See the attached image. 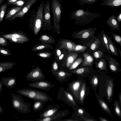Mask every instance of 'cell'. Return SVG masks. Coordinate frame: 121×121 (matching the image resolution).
Listing matches in <instances>:
<instances>
[{
	"mask_svg": "<svg viewBox=\"0 0 121 121\" xmlns=\"http://www.w3.org/2000/svg\"><path fill=\"white\" fill-rule=\"evenodd\" d=\"M86 10L81 9L72 12L70 16L71 19L74 20V24L83 26L89 24L101 15L99 12L92 13L87 8Z\"/></svg>",
	"mask_w": 121,
	"mask_h": 121,
	"instance_id": "6da1fadb",
	"label": "cell"
},
{
	"mask_svg": "<svg viewBox=\"0 0 121 121\" xmlns=\"http://www.w3.org/2000/svg\"><path fill=\"white\" fill-rule=\"evenodd\" d=\"M44 1L40 4L37 10L33 9L31 12L29 19L28 26L35 35H37L41 29Z\"/></svg>",
	"mask_w": 121,
	"mask_h": 121,
	"instance_id": "7a4b0ae2",
	"label": "cell"
},
{
	"mask_svg": "<svg viewBox=\"0 0 121 121\" xmlns=\"http://www.w3.org/2000/svg\"><path fill=\"white\" fill-rule=\"evenodd\" d=\"M18 94L35 101L40 100L45 103L52 99L45 92L30 88H23L16 91Z\"/></svg>",
	"mask_w": 121,
	"mask_h": 121,
	"instance_id": "3957f363",
	"label": "cell"
},
{
	"mask_svg": "<svg viewBox=\"0 0 121 121\" xmlns=\"http://www.w3.org/2000/svg\"><path fill=\"white\" fill-rule=\"evenodd\" d=\"M62 4L60 0H51V8L53 16V25L52 26L53 32L59 34L60 30L59 22L62 12Z\"/></svg>",
	"mask_w": 121,
	"mask_h": 121,
	"instance_id": "277c9868",
	"label": "cell"
},
{
	"mask_svg": "<svg viewBox=\"0 0 121 121\" xmlns=\"http://www.w3.org/2000/svg\"><path fill=\"white\" fill-rule=\"evenodd\" d=\"M11 105L13 108L18 112L25 114L30 111V104L24 101L23 97L20 94L12 93Z\"/></svg>",
	"mask_w": 121,
	"mask_h": 121,
	"instance_id": "5b68a950",
	"label": "cell"
},
{
	"mask_svg": "<svg viewBox=\"0 0 121 121\" xmlns=\"http://www.w3.org/2000/svg\"><path fill=\"white\" fill-rule=\"evenodd\" d=\"M14 43H22L30 41V39L26 33L19 30L14 31L12 33L3 34L0 35Z\"/></svg>",
	"mask_w": 121,
	"mask_h": 121,
	"instance_id": "8992f818",
	"label": "cell"
},
{
	"mask_svg": "<svg viewBox=\"0 0 121 121\" xmlns=\"http://www.w3.org/2000/svg\"><path fill=\"white\" fill-rule=\"evenodd\" d=\"M43 21L41 29L44 31L49 32L52 27L51 14L50 11V2L47 0L44 5Z\"/></svg>",
	"mask_w": 121,
	"mask_h": 121,
	"instance_id": "52a82bcc",
	"label": "cell"
},
{
	"mask_svg": "<svg viewBox=\"0 0 121 121\" xmlns=\"http://www.w3.org/2000/svg\"><path fill=\"white\" fill-rule=\"evenodd\" d=\"M26 78L28 81L36 82L44 80L45 76L41 69L37 66L35 68L33 67L31 71L26 75Z\"/></svg>",
	"mask_w": 121,
	"mask_h": 121,
	"instance_id": "ba28073f",
	"label": "cell"
},
{
	"mask_svg": "<svg viewBox=\"0 0 121 121\" xmlns=\"http://www.w3.org/2000/svg\"><path fill=\"white\" fill-rule=\"evenodd\" d=\"M97 28L89 27L78 31H75L71 35L72 37L80 40L88 39L90 37H94Z\"/></svg>",
	"mask_w": 121,
	"mask_h": 121,
	"instance_id": "9c48e42d",
	"label": "cell"
},
{
	"mask_svg": "<svg viewBox=\"0 0 121 121\" xmlns=\"http://www.w3.org/2000/svg\"><path fill=\"white\" fill-rule=\"evenodd\" d=\"M37 0H25V3L22 9L16 14L10 18L8 21H13L16 18H21L22 19H23L25 14Z\"/></svg>",
	"mask_w": 121,
	"mask_h": 121,
	"instance_id": "30bf717a",
	"label": "cell"
},
{
	"mask_svg": "<svg viewBox=\"0 0 121 121\" xmlns=\"http://www.w3.org/2000/svg\"><path fill=\"white\" fill-rule=\"evenodd\" d=\"M28 86L29 87L44 90L46 91H48L50 88L53 86L51 83L44 80L29 83Z\"/></svg>",
	"mask_w": 121,
	"mask_h": 121,
	"instance_id": "8fae6325",
	"label": "cell"
},
{
	"mask_svg": "<svg viewBox=\"0 0 121 121\" xmlns=\"http://www.w3.org/2000/svg\"><path fill=\"white\" fill-rule=\"evenodd\" d=\"M104 57L108 62L109 67L111 72L117 73L121 71L119 64L116 59L107 54Z\"/></svg>",
	"mask_w": 121,
	"mask_h": 121,
	"instance_id": "7c38bea8",
	"label": "cell"
},
{
	"mask_svg": "<svg viewBox=\"0 0 121 121\" xmlns=\"http://www.w3.org/2000/svg\"><path fill=\"white\" fill-rule=\"evenodd\" d=\"M16 78L15 76L3 77L1 78L0 82L7 87L11 89L17 84Z\"/></svg>",
	"mask_w": 121,
	"mask_h": 121,
	"instance_id": "4fadbf2b",
	"label": "cell"
},
{
	"mask_svg": "<svg viewBox=\"0 0 121 121\" xmlns=\"http://www.w3.org/2000/svg\"><path fill=\"white\" fill-rule=\"evenodd\" d=\"M76 45L70 40L63 39L60 41L58 48L63 50L67 49L68 52H70L73 51Z\"/></svg>",
	"mask_w": 121,
	"mask_h": 121,
	"instance_id": "5bb4252c",
	"label": "cell"
},
{
	"mask_svg": "<svg viewBox=\"0 0 121 121\" xmlns=\"http://www.w3.org/2000/svg\"><path fill=\"white\" fill-rule=\"evenodd\" d=\"M106 97L107 101L110 102L112 101L114 91V83L111 79L106 81Z\"/></svg>",
	"mask_w": 121,
	"mask_h": 121,
	"instance_id": "9a60e30c",
	"label": "cell"
},
{
	"mask_svg": "<svg viewBox=\"0 0 121 121\" xmlns=\"http://www.w3.org/2000/svg\"><path fill=\"white\" fill-rule=\"evenodd\" d=\"M68 52L64 59V63L65 66L68 68L76 59L78 56V52Z\"/></svg>",
	"mask_w": 121,
	"mask_h": 121,
	"instance_id": "2e32d148",
	"label": "cell"
},
{
	"mask_svg": "<svg viewBox=\"0 0 121 121\" xmlns=\"http://www.w3.org/2000/svg\"><path fill=\"white\" fill-rule=\"evenodd\" d=\"M119 23L114 15H113L110 16L106 22V23L111 29L120 31L119 28L120 26Z\"/></svg>",
	"mask_w": 121,
	"mask_h": 121,
	"instance_id": "e0dca14e",
	"label": "cell"
},
{
	"mask_svg": "<svg viewBox=\"0 0 121 121\" xmlns=\"http://www.w3.org/2000/svg\"><path fill=\"white\" fill-rule=\"evenodd\" d=\"M53 49L54 48L52 46V45L43 42H41L39 44H38L34 46L31 50V51L33 52H41L44 50Z\"/></svg>",
	"mask_w": 121,
	"mask_h": 121,
	"instance_id": "ac0fdd59",
	"label": "cell"
},
{
	"mask_svg": "<svg viewBox=\"0 0 121 121\" xmlns=\"http://www.w3.org/2000/svg\"><path fill=\"white\" fill-rule=\"evenodd\" d=\"M57 110V109L51 106H48L41 113L39 119H42L50 116L54 114Z\"/></svg>",
	"mask_w": 121,
	"mask_h": 121,
	"instance_id": "d6986e66",
	"label": "cell"
},
{
	"mask_svg": "<svg viewBox=\"0 0 121 121\" xmlns=\"http://www.w3.org/2000/svg\"><path fill=\"white\" fill-rule=\"evenodd\" d=\"M23 6H15L10 8L8 11L5 17L4 20H8L12 17L19 12L22 9Z\"/></svg>",
	"mask_w": 121,
	"mask_h": 121,
	"instance_id": "ffe728a7",
	"label": "cell"
},
{
	"mask_svg": "<svg viewBox=\"0 0 121 121\" xmlns=\"http://www.w3.org/2000/svg\"><path fill=\"white\" fill-rule=\"evenodd\" d=\"M83 56L84 60L80 67L86 66H91L94 61L93 59L92 56L87 52L83 53Z\"/></svg>",
	"mask_w": 121,
	"mask_h": 121,
	"instance_id": "44dd1931",
	"label": "cell"
},
{
	"mask_svg": "<svg viewBox=\"0 0 121 121\" xmlns=\"http://www.w3.org/2000/svg\"><path fill=\"white\" fill-rule=\"evenodd\" d=\"M37 40L48 44H53L56 42L55 40L52 37L45 34L42 35Z\"/></svg>",
	"mask_w": 121,
	"mask_h": 121,
	"instance_id": "7402d4cb",
	"label": "cell"
},
{
	"mask_svg": "<svg viewBox=\"0 0 121 121\" xmlns=\"http://www.w3.org/2000/svg\"><path fill=\"white\" fill-rule=\"evenodd\" d=\"M100 5L112 7L121 6V0H106L101 3Z\"/></svg>",
	"mask_w": 121,
	"mask_h": 121,
	"instance_id": "603a6c76",
	"label": "cell"
},
{
	"mask_svg": "<svg viewBox=\"0 0 121 121\" xmlns=\"http://www.w3.org/2000/svg\"><path fill=\"white\" fill-rule=\"evenodd\" d=\"M15 64V63L12 61H7L0 62V72H3L6 70L12 68Z\"/></svg>",
	"mask_w": 121,
	"mask_h": 121,
	"instance_id": "cb8c5ba5",
	"label": "cell"
},
{
	"mask_svg": "<svg viewBox=\"0 0 121 121\" xmlns=\"http://www.w3.org/2000/svg\"><path fill=\"white\" fill-rule=\"evenodd\" d=\"M105 34L108 40V46L111 52L114 55L117 56H118V54L117 50L111 37H109L106 33Z\"/></svg>",
	"mask_w": 121,
	"mask_h": 121,
	"instance_id": "d4e9b609",
	"label": "cell"
},
{
	"mask_svg": "<svg viewBox=\"0 0 121 121\" xmlns=\"http://www.w3.org/2000/svg\"><path fill=\"white\" fill-rule=\"evenodd\" d=\"M45 102L40 100L35 101L32 106V108L35 112H37L42 110Z\"/></svg>",
	"mask_w": 121,
	"mask_h": 121,
	"instance_id": "484cf974",
	"label": "cell"
},
{
	"mask_svg": "<svg viewBox=\"0 0 121 121\" xmlns=\"http://www.w3.org/2000/svg\"><path fill=\"white\" fill-rule=\"evenodd\" d=\"M98 100L100 106L104 111L109 115L112 116L111 112L108 106L105 102L100 99H99Z\"/></svg>",
	"mask_w": 121,
	"mask_h": 121,
	"instance_id": "4316f807",
	"label": "cell"
},
{
	"mask_svg": "<svg viewBox=\"0 0 121 121\" xmlns=\"http://www.w3.org/2000/svg\"><path fill=\"white\" fill-rule=\"evenodd\" d=\"M96 66L100 70H105L107 73H108L107 62L105 59H102L100 60L99 62L97 63Z\"/></svg>",
	"mask_w": 121,
	"mask_h": 121,
	"instance_id": "83f0119b",
	"label": "cell"
},
{
	"mask_svg": "<svg viewBox=\"0 0 121 121\" xmlns=\"http://www.w3.org/2000/svg\"><path fill=\"white\" fill-rule=\"evenodd\" d=\"M113 104L115 114L118 117L121 118V106L119 102L116 100H114Z\"/></svg>",
	"mask_w": 121,
	"mask_h": 121,
	"instance_id": "f1b7e54d",
	"label": "cell"
},
{
	"mask_svg": "<svg viewBox=\"0 0 121 121\" xmlns=\"http://www.w3.org/2000/svg\"><path fill=\"white\" fill-rule=\"evenodd\" d=\"M38 56L44 59H49L53 55L52 53L49 51L40 52L37 53Z\"/></svg>",
	"mask_w": 121,
	"mask_h": 121,
	"instance_id": "f546056e",
	"label": "cell"
},
{
	"mask_svg": "<svg viewBox=\"0 0 121 121\" xmlns=\"http://www.w3.org/2000/svg\"><path fill=\"white\" fill-rule=\"evenodd\" d=\"M101 32L102 37L101 40L102 43L107 49L108 51L110 53H112L108 46V40L105 33L103 30H102L101 31Z\"/></svg>",
	"mask_w": 121,
	"mask_h": 121,
	"instance_id": "4dcf8cb0",
	"label": "cell"
},
{
	"mask_svg": "<svg viewBox=\"0 0 121 121\" xmlns=\"http://www.w3.org/2000/svg\"><path fill=\"white\" fill-rule=\"evenodd\" d=\"M8 4L7 2L4 4L0 5V22L3 21Z\"/></svg>",
	"mask_w": 121,
	"mask_h": 121,
	"instance_id": "1f68e13d",
	"label": "cell"
},
{
	"mask_svg": "<svg viewBox=\"0 0 121 121\" xmlns=\"http://www.w3.org/2000/svg\"><path fill=\"white\" fill-rule=\"evenodd\" d=\"M81 83L80 81H77L73 82L71 85V89L73 93L75 95L79 91Z\"/></svg>",
	"mask_w": 121,
	"mask_h": 121,
	"instance_id": "d6a6232c",
	"label": "cell"
},
{
	"mask_svg": "<svg viewBox=\"0 0 121 121\" xmlns=\"http://www.w3.org/2000/svg\"><path fill=\"white\" fill-rule=\"evenodd\" d=\"M83 59L80 57L76 59L70 65L69 68V70H72L76 68L80 64L83 62Z\"/></svg>",
	"mask_w": 121,
	"mask_h": 121,
	"instance_id": "836d02e7",
	"label": "cell"
},
{
	"mask_svg": "<svg viewBox=\"0 0 121 121\" xmlns=\"http://www.w3.org/2000/svg\"><path fill=\"white\" fill-rule=\"evenodd\" d=\"M100 44V40L98 39H96L91 45L90 48L92 50H96L98 48Z\"/></svg>",
	"mask_w": 121,
	"mask_h": 121,
	"instance_id": "e575fe53",
	"label": "cell"
},
{
	"mask_svg": "<svg viewBox=\"0 0 121 121\" xmlns=\"http://www.w3.org/2000/svg\"><path fill=\"white\" fill-rule=\"evenodd\" d=\"M0 53L5 56H12V54L10 50L3 47L0 48Z\"/></svg>",
	"mask_w": 121,
	"mask_h": 121,
	"instance_id": "d590c367",
	"label": "cell"
},
{
	"mask_svg": "<svg viewBox=\"0 0 121 121\" xmlns=\"http://www.w3.org/2000/svg\"><path fill=\"white\" fill-rule=\"evenodd\" d=\"M86 48L87 47L85 46L76 45L72 51L77 52H83L85 51Z\"/></svg>",
	"mask_w": 121,
	"mask_h": 121,
	"instance_id": "8d00e7d4",
	"label": "cell"
},
{
	"mask_svg": "<svg viewBox=\"0 0 121 121\" xmlns=\"http://www.w3.org/2000/svg\"><path fill=\"white\" fill-rule=\"evenodd\" d=\"M111 34L115 41L121 47V36L112 32Z\"/></svg>",
	"mask_w": 121,
	"mask_h": 121,
	"instance_id": "74e56055",
	"label": "cell"
},
{
	"mask_svg": "<svg viewBox=\"0 0 121 121\" xmlns=\"http://www.w3.org/2000/svg\"><path fill=\"white\" fill-rule=\"evenodd\" d=\"M98 0H79V3L80 5H83L86 4H92Z\"/></svg>",
	"mask_w": 121,
	"mask_h": 121,
	"instance_id": "f35d334b",
	"label": "cell"
},
{
	"mask_svg": "<svg viewBox=\"0 0 121 121\" xmlns=\"http://www.w3.org/2000/svg\"><path fill=\"white\" fill-rule=\"evenodd\" d=\"M62 49L59 48H56L53 52L54 55L55 59L58 60L59 57L61 55L62 53Z\"/></svg>",
	"mask_w": 121,
	"mask_h": 121,
	"instance_id": "ab89813d",
	"label": "cell"
},
{
	"mask_svg": "<svg viewBox=\"0 0 121 121\" xmlns=\"http://www.w3.org/2000/svg\"><path fill=\"white\" fill-rule=\"evenodd\" d=\"M85 84L84 83L81 88L80 93V100L82 103L85 96Z\"/></svg>",
	"mask_w": 121,
	"mask_h": 121,
	"instance_id": "60d3db41",
	"label": "cell"
},
{
	"mask_svg": "<svg viewBox=\"0 0 121 121\" xmlns=\"http://www.w3.org/2000/svg\"><path fill=\"white\" fill-rule=\"evenodd\" d=\"M6 39L2 37H0V46L3 47H6L9 43Z\"/></svg>",
	"mask_w": 121,
	"mask_h": 121,
	"instance_id": "b9f144b4",
	"label": "cell"
},
{
	"mask_svg": "<svg viewBox=\"0 0 121 121\" xmlns=\"http://www.w3.org/2000/svg\"><path fill=\"white\" fill-rule=\"evenodd\" d=\"M51 69L52 73L56 74L58 69V65L55 60L53 61Z\"/></svg>",
	"mask_w": 121,
	"mask_h": 121,
	"instance_id": "7bdbcfd3",
	"label": "cell"
},
{
	"mask_svg": "<svg viewBox=\"0 0 121 121\" xmlns=\"http://www.w3.org/2000/svg\"><path fill=\"white\" fill-rule=\"evenodd\" d=\"M88 68L87 67H84L72 71V72L80 74H82L85 71L88 70Z\"/></svg>",
	"mask_w": 121,
	"mask_h": 121,
	"instance_id": "ee69618b",
	"label": "cell"
},
{
	"mask_svg": "<svg viewBox=\"0 0 121 121\" xmlns=\"http://www.w3.org/2000/svg\"><path fill=\"white\" fill-rule=\"evenodd\" d=\"M103 55L102 52L100 51H98L95 52L93 54L94 57L96 59L101 58Z\"/></svg>",
	"mask_w": 121,
	"mask_h": 121,
	"instance_id": "f6af8a7d",
	"label": "cell"
},
{
	"mask_svg": "<svg viewBox=\"0 0 121 121\" xmlns=\"http://www.w3.org/2000/svg\"><path fill=\"white\" fill-rule=\"evenodd\" d=\"M65 92L66 96L68 99L74 104V105H75V102L74 101L73 97L71 95L66 91H65Z\"/></svg>",
	"mask_w": 121,
	"mask_h": 121,
	"instance_id": "bcb514c9",
	"label": "cell"
},
{
	"mask_svg": "<svg viewBox=\"0 0 121 121\" xmlns=\"http://www.w3.org/2000/svg\"><path fill=\"white\" fill-rule=\"evenodd\" d=\"M25 0H20L17 1L14 3L12 5L16 6H22L24 4Z\"/></svg>",
	"mask_w": 121,
	"mask_h": 121,
	"instance_id": "7dc6e473",
	"label": "cell"
},
{
	"mask_svg": "<svg viewBox=\"0 0 121 121\" xmlns=\"http://www.w3.org/2000/svg\"><path fill=\"white\" fill-rule=\"evenodd\" d=\"M67 49H63L62 54L59 57L58 60H61L63 59L64 60L67 53Z\"/></svg>",
	"mask_w": 121,
	"mask_h": 121,
	"instance_id": "c3c4849f",
	"label": "cell"
},
{
	"mask_svg": "<svg viewBox=\"0 0 121 121\" xmlns=\"http://www.w3.org/2000/svg\"><path fill=\"white\" fill-rule=\"evenodd\" d=\"M98 77L96 76H94L92 80V83L95 86L97 85L98 83Z\"/></svg>",
	"mask_w": 121,
	"mask_h": 121,
	"instance_id": "681fc988",
	"label": "cell"
},
{
	"mask_svg": "<svg viewBox=\"0 0 121 121\" xmlns=\"http://www.w3.org/2000/svg\"><path fill=\"white\" fill-rule=\"evenodd\" d=\"M56 74L58 76L60 77H63L65 76L66 75L65 72L62 71L58 72L56 73Z\"/></svg>",
	"mask_w": 121,
	"mask_h": 121,
	"instance_id": "f907efd6",
	"label": "cell"
},
{
	"mask_svg": "<svg viewBox=\"0 0 121 121\" xmlns=\"http://www.w3.org/2000/svg\"><path fill=\"white\" fill-rule=\"evenodd\" d=\"M20 0H7V3L8 5H12L14 3L16 2L17 1Z\"/></svg>",
	"mask_w": 121,
	"mask_h": 121,
	"instance_id": "816d5d0a",
	"label": "cell"
},
{
	"mask_svg": "<svg viewBox=\"0 0 121 121\" xmlns=\"http://www.w3.org/2000/svg\"><path fill=\"white\" fill-rule=\"evenodd\" d=\"M116 19L118 22H121V12L117 16Z\"/></svg>",
	"mask_w": 121,
	"mask_h": 121,
	"instance_id": "f5cc1de1",
	"label": "cell"
},
{
	"mask_svg": "<svg viewBox=\"0 0 121 121\" xmlns=\"http://www.w3.org/2000/svg\"><path fill=\"white\" fill-rule=\"evenodd\" d=\"M99 119L101 121H109L107 119L103 117H100L99 118Z\"/></svg>",
	"mask_w": 121,
	"mask_h": 121,
	"instance_id": "db71d44e",
	"label": "cell"
},
{
	"mask_svg": "<svg viewBox=\"0 0 121 121\" xmlns=\"http://www.w3.org/2000/svg\"><path fill=\"white\" fill-rule=\"evenodd\" d=\"M78 112L79 113L81 114H82L84 113L83 110L81 109H79L78 110Z\"/></svg>",
	"mask_w": 121,
	"mask_h": 121,
	"instance_id": "11a10c76",
	"label": "cell"
},
{
	"mask_svg": "<svg viewBox=\"0 0 121 121\" xmlns=\"http://www.w3.org/2000/svg\"><path fill=\"white\" fill-rule=\"evenodd\" d=\"M119 103L121 106V93H120L119 94Z\"/></svg>",
	"mask_w": 121,
	"mask_h": 121,
	"instance_id": "9f6ffc18",
	"label": "cell"
},
{
	"mask_svg": "<svg viewBox=\"0 0 121 121\" xmlns=\"http://www.w3.org/2000/svg\"><path fill=\"white\" fill-rule=\"evenodd\" d=\"M2 85L1 82H0V96H1V93L2 88Z\"/></svg>",
	"mask_w": 121,
	"mask_h": 121,
	"instance_id": "6f0895ef",
	"label": "cell"
},
{
	"mask_svg": "<svg viewBox=\"0 0 121 121\" xmlns=\"http://www.w3.org/2000/svg\"><path fill=\"white\" fill-rule=\"evenodd\" d=\"M4 111L1 106L0 105V113L1 114L3 113Z\"/></svg>",
	"mask_w": 121,
	"mask_h": 121,
	"instance_id": "680465c9",
	"label": "cell"
},
{
	"mask_svg": "<svg viewBox=\"0 0 121 121\" xmlns=\"http://www.w3.org/2000/svg\"><path fill=\"white\" fill-rule=\"evenodd\" d=\"M5 0H0V5L2 4Z\"/></svg>",
	"mask_w": 121,
	"mask_h": 121,
	"instance_id": "91938a15",
	"label": "cell"
},
{
	"mask_svg": "<svg viewBox=\"0 0 121 121\" xmlns=\"http://www.w3.org/2000/svg\"><path fill=\"white\" fill-rule=\"evenodd\" d=\"M119 54L120 56V57L121 59V50H119Z\"/></svg>",
	"mask_w": 121,
	"mask_h": 121,
	"instance_id": "94428289",
	"label": "cell"
},
{
	"mask_svg": "<svg viewBox=\"0 0 121 121\" xmlns=\"http://www.w3.org/2000/svg\"><path fill=\"white\" fill-rule=\"evenodd\" d=\"M22 121H25V120H22ZM26 121H31V120H26Z\"/></svg>",
	"mask_w": 121,
	"mask_h": 121,
	"instance_id": "6125c7cd",
	"label": "cell"
},
{
	"mask_svg": "<svg viewBox=\"0 0 121 121\" xmlns=\"http://www.w3.org/2000/svg\"><path fill=\"white\" fill-rule=\"evenodd\" d=\"M104 0V1H105L106 0Z\"/></svg>",
	"mask_w": 121,
	"mask_h": 121,
	"instance_id": "be15d7a7",
	"label": "cell"
}]
</instances>
